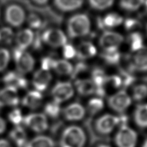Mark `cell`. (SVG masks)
Masks as SVG:
<instances>
[{
    "mask_svg": "<svg viewBox=\"0 0 147 147\" xmlns=\"http://www.w3.org/2000/svg\"><path fill=\"white\" fill-rule=\"evenodd\" d=\"M133 121L139 128H147V103L138 105L133 112Z\"/></svg>",
    "mask_w": 147,
    "mask_h": 147,
    "instance_id": "603a6c76",
    "label": "cell"
},
{
    "mask_svg": "<svg viewBox=\"0 0 147 147\" xmlns=\"http://www.w3.org/2000/svg\"><path fill=\"white\" fill-rule=\"evenodd\" d=\"M41 38L43 43L52 48H60L67 43V36L59 28H48L44 31Z\"/></svg>",
    "mask_w": 147,
    "mask_h": 147,
    "instance_id": "8992f818",
    "label": "cell"
},
{
    "mask_svg": "<svg viewBox=\"0 0 147 147\" xmlns=\"http://www.w3.org/2000/svg\"><path fill=\"white\" fill-rule=\"evenodd\" d=\"M123 23L126 30L128 32H137L141 27V22L135 18H127V20H124Z\"/></svg>",
    "mask_w": 147,
    "mask_h": 147,
    "instance_id": "8d00e7d4",
    "label": "cell"
},
{
    "mask_svg": "<svg viewBox=\"0 0 147 147\" xmlns=\"http://www.w3.org/2000/svg\"><path fill=\"white\" fill-rule=\"evenodd\" d=\"M75 90L80 96L87 97L95 94L96 86L90 78H80L75 80Z\"/></svg>",
    "mask_w": 147,
    "mask_h": 147,
    "instance_id": "ac0fdd59",
    "label": "cell"
},
{
    "mask_svg": "<svg viewBox=\"0 0 147 147\" xmlns=\"http://www.w3.org/2000/svg\"><path fill=\"white\" fill-rule=\"evenodd\" d=\"M34 3L39 5H44L48 3L49 0H33Z\"/></svg>",
    "mask_w": 147,
    "mask_h": 147,
    "instance_id": "f6af8a7d",
    "label": "cell"
},
{
    "mask_svg": "<svg viewBox=\"0 0 147 147\" xmlns=\"http://www.w3.org/2000/svg\"><path fill=\"white\" fill-rule=\"evenodd\" d=\"M132 98L125 90H120L108 98V105L114 112L122 114L132 104Z\"/></svg>",
    "mask_w": 147,
    "mask_h": 147,
    "instance_id": "277c9868",
    "label": "cell"
},
{
    "mask_svg": "<svg viewBox=\"0 0 147 147\" xmlns=\"http://www.w3.org/2000/svg\"><path fill=\"white\" fill-rule=\"evenodd\" d=\"M8 118L10 123L16 126H19L23 120L22 113L19 109H15L12 110L8 115Z\"/></svg>",
    "mask_w": 147,
    "mask_h": 147,
    "instance_id": "f35d334b",
    "label": "cell"
},
{
    "mask_svg": "<svg viewBox=\"0 0 147 147\" xmlns=\"http://www.w3.org/2000/svg\"><path fill=\"white\" fill-rule=\"evenodd\" d=\"M145 5V10L147 12V0H145V3H144V5Z\"/></svg>",
    "mask_w": 147,
    "mask_h": 147,
    "instance_id": "c3c4849f",
    "label": "cell"
},
{
    "mask_svg": "<svg viewBox=\"0 0 147 147\" xmlns=\"http://www.w3.org/2000/svg\"><path fill=\"white\" fill-rule=\"evenodd\" d=\"M19 102L20 99L16 88L6 86L0 90V110L5 106H17Z\"/></svg>",
    "mask_w": 147,
    "mask_h": 147,
    "instance_id": "9a60e30c",
    "label": "cell"
},
{
    "mask_svg": "<svg viewBox=\"0 0 147 147\" xmlns=\"http://www.w3.org/2000/svg\"><path fill=\"white\" fill-rule=\"evenodd\" d=\"M107 75L103 70L99 68H95L91 72V80L96 86V90H104V85Z\"/></svg>",
    "mask_w": 147,
    "mask_h": 147,
    "instance_id": "4316f807",
    "label": "cell"
},
{
    "mask_svg": "<svg viewBox=\"0 0 147 147\" xmlns=\"http://www.w3.org/2000/svg\"><path fill=\"white\" fill-rule=\"evenodd\" d=\"M88 1L90 6L94 10L103 11L112 7L115 0H88Z\"/></svg>",
    "mask_w": 147,
    "mask_h": 147,
    "instance_id": "e575fe53",
    "label": "cell"
},
{
    "mask_svg": "<svg viewBox=\"0 0 147 147\" xmlns=\"http://www.w3.org/2000/svg\"><path fill=\"white\" fill-rule=\"evenodd\" d=\"M122 87V81L120 75L107 76L104 85V90L106 92V89H119Z\"/></svg>",
    "mask_w": 147,
    "mask_h": 147,
    "instance_id": "d6a6232c",
    "label": "cell"
},
{
    "mask_svg": "<svg viewBox=\"0 0 147 147\" xmlns=\"http://www.w3.org/2000/svg\"><path fill=\"white\" fill-rule=\"evenodd\" d=\"M129 68L132 72H147V46L133 52L129 59Z\"/></svg>",
    "mask_w": 147,
    "mask_h": 147,
    "instance_id": "7c38bea8",
    "label": "cell"
},
{
    "mask_svg": "<svg viewBox=\"0 0 147 147\" xmlns=\"http://www.w3.org/2000/svg\"><path fill=\"white\" fill-rule=\"evenodd\" d=\"M97 147H111V146L108 145H107V144H101V145H98Z\"/></svg>",
    "mask_w": 147,
    "mask_h": 147,
    "instance_id": "bcb514c9",
    "label": "cell"
},
{
    "mask_svg": "<svg viewBox=\"0 0 147 147\" xmlns=\"http://www.w3.org/2000/svg\"><path fill=\"white\" fill-rule=\"evenodd\" d=\"M142 147H147V138L145 139V140L144 141Z\"/></svg>",
    "mask_w": 147,
    "mask_h": 147,
    "instance_id": "7dc6e473",
    "label": "cell"
},
{
    "mask_svg": "<svg viewBox=\"0 0 147 147\" xmlns=\"http://www.w3.org/2000/svg\"><path fill=\"white\" fill-rule=\"evenodd\" d=\"M124 22V18L117 12H110L100 18L98 20V25L101 29L110 30L119 27Z\"/></svg>",
    "mask_w": 147,
    "mask_h": 147,
    "instance_id": "5bb4252c",
    "label": "cell"
},
{
    "mask_svg": "<svg viewBox=\"0 0 147 147\" xmlns=\"http://www.w3.org/2000/svg\"><path fill=\"white\" fill-rule=\"evenodd\" d=\"M0 147H12L10 143L6 140H0Z\"/></svg>",
    "mask_w": 147,
    "mask_h": 147,
    "instance_id": "ee69618b",
    "label": "cell"
},
{
    "mask_svg": "<svg viewBox=\"0 0 147 147\" xmlns=\"http://www.w3.org/2000/svg\"><path fill=\"white\" fill-rule=\"evenodd\" d=\"M23 123L28 128L37 133H42L48 129L49 125L46 115L41 113H33L23 117Z\"/></svg>",
    "mask_w": 147,
    "mask_h": 147,
    "instance_id": "8fae6325",
    "label": "cell"
},
{
    "mask_svg": "<svg viewBox=\"0 0 147 147\" xmlns=\"http://www.w3.org/2000/svg\"><path fill=\"white\" fill-rule=\"evenodd\" d=\"M12 54L18 72L23 75L32 71L35 65V59L32 54L18 47L13 51Z\"/></svg>",
    "mask_w": 147,
    "mask_h": 147,
    "instance_id": "3957f363",
    "label": "cell"
},
{
    "mask_svg": "<svg viewBox=\"0 0 147 147\" xmlns=\"http://www.w3.org/2000/svg\"><path fill=\"white\" fill-rule=\"evenodd\" d=\"M87 141L85 130L78 125L68 126L62 132L60 147H84Z\"/></svg>",
    "mask_w": 147,
    "mask_h": 147,
    "instance_id": "6da1fadb",
    "label": "cell"
},
{
    "mask_svg": "<svg viewBox=\"0 0 147 147\" xmlns=\"http://www.w3.org/2000/svg\"><path fill=\"white\" fill-rule=\"evenodd\" d=\"M10 60V53L5 47H0V72L3 71L8 67Z\"/></svg>",
    "mask_w": 147,
    "mask_h": 147,
    "instance_id": "74e56055",
    "label": "cell"
},
{
    "mask_svg": "<svg viewBox=\"0 0 147 147\" xmlns=\"http://www.w3.org/2000/svg\"><path fill=\"white\" fill-rule=\"evenodd\" d=\"M62 55L65 59H72L77 56V50L71 44L66 43L62 47Z\"/></svg>",
    "mask_w": 147,
    "mask_h": 147,
    "instance_id": "ab89813d",
    "label": "cell"
},
{
    "mask_svg": "<svg viewBox=\"0 0 147 147\" xmlns=\"http://www.w3.org/2000/svg\"><path fill=\"white\" fill-rule=\"evenodd\" d=\"M35 34L31 28H24L20 30L14 37L17 47L23 50H26L33 45Z\"/></svg>",
    "mask_w": 147,
    "mask_h": 147,
    "instance_id": "ffe728a7",
    "label": "cell"
},
{
    "mask_svg": "<svg viewBox=\"0 0 147 147\" xmlns=\"http://www.w3.org/2000/svg\"><path fill=\"white\" fill-rule=\"evenodd\" d=\"M6 129V123L3 118L0 117V134L3 133Z\"/></svg>",
    "mask_w": 147,
    "mask_h": 147,
    "instance_id": "7bdbcfd3",
    "label": "cell"
},
{
    "mask_svg": "<svg viewBox=\"0 0 147 147\" xmlns=\"http://www.w3.org/2000/svg\"><path fill=\"white\" fill-rule=\"evenodd\" d=\"M84 0H54V5L62 12L75 11L82 7Z\"/></svg>",
    "mask_w": 147,
    "mask_h": 147,
    "instance_id": "7402d4cb",
    "label": "cell"
},
{
    "mask_svg": "<svg viewBox=\"0 0 147 147\" xmlns=\"http://www.w3.org/2000/svg\"><path fill=\"white\" fill-rule=\"evenodd\" d=\"M44 112L46 114L45 115H47L48 117L52 119L57 118L61 113L60 103L54 101L49 102L44 107Z\"/></svg>",
    "mask_w": 147,
    "mask_h": 147,
    "instance_id": "836d02e7",
    "label": "cell"
},
{
    "mask_svg": "<svg viewBox=\"0 0 147 147\" xmlns=\"http://www.w3.org/2000/svg\"><path fill=\"white\" fill-rule=\"evenodd\" d=\"M77 56L80 60H87L93 58L97 54V49L95 45L90 41L81 42L76 48Z\"/></svg>",
    "mask_w": 147,
    "mask_h": 147,
    "instance_id": "d6986e66",
    "label": "cell"
},
{
    "mask_svg": "<svg viewBox=\"0 0 147 147\" xmlns=\"http://www.w3.org/2000/svg\"><path fill=\"white\" fill-rule=\"evenodd\" d=\"M144 40L141 34L137 32H131L128 38V43L133 52L140 50L144 47Z\"/></svg>",
    "mask_w": 147,
    "mask_h": 147,
    "instance_id": "484cf974",
    "label": "cell"
},
{
    "mask_svg": "<svg viewBox=\"0 0 147 147\" xmlns=\"http://www.w3.org/2000/svg\"><path fill=\"white\" fill-rule=\"evenodd\" d=\"M75 87L68 81H59L55 84L51 90L53 101L59 103L68 101L75 94Z\"/></svg>",
    "mask_w": 147,
    "mask_h": 147,
    "instance_id": "9c48e42d",
    "label": "cell"
},
{
    "mask_svg": "<svg viewBox=\"0 0 147 147\" xmlns=\"http://www.w3.org/2000/svg\"><path fill=\"white\" fill-rule=\"evenodd\" d=\"M52 70L60 76H69L72 74L74 67L67 59H57L54 61Z\"/></svg>",
    "mask_w": 147,
    "mask_h": 147,
    "instance_id": "cb8c5ba5",
    "label": "cell"
},
{
    "mask_svg": "<svg viewBox=\"0 0 147 147\" xmlns=\"http://www.w3.org/2000/svg\"><path fill=\"white\" fill-rule=\"evenodd\" d=\"M102 58L109 65H116L120 59V53L119 50L103 51L101 54Z\"/></svg>",
    "mask_w": 147,
    "mask_h": 147,
    "instance_id": "1f68e13d",
    "label": "cell"
},
{
    "mask_svg": "<svg viewBox=\"0 0 147 147\" xmlns=\"http://www.w3.org/2000/svg\"><path fill=\"white\" fill-rule=\"evenodd\" d=\"M104 108V102L102 98L95 97L91 98L87 104L88 111L91 115H95L101 112Z\"/></svg>",
    "mask_w": 147,
    "mask_h": 147,
    "instance_id": "f546056e",
    "label": "cell"
},
{
    "mask_svg": "<svg viewBox=\"0 0 147 147\" xmlns=\"http://www.w3.org/2000/svg\"><path fill=\"white\" fill-rule=\"evenodd\" d=\"M125 41L124 36L115 31L105 30L99 40L100 47L103 51L119 50Z\"/></svg>",
    "mask_w": 147,
    "mask_h": 147,
    "instance_id": "ba28073f",
    "label": "cell"
},
{
    "mask_svg": "<svg viewBox=\"0 0 147 147\" xmlns=\"http://www.w3.org/2000/svg\"><path fill=\"white\" fill-rule=\"evenodd\" d=\"M9 138L18 146L24 145L27 141V134L24 128L20 126H16L9 133Z\"/></svg>",
    "mask_w": 147,
    "mask_h": 147,
    "instance_id": "d4e9b609",
    "label": "cell"
},
{
    "mask_svg": "<svg viewBox=\"0 0 147 147\" xmlns=\"http://www.w3.org/2000/svg\"><path fill=\"white\" fill-rule=\"evenodd\" d=\"M117 126H119V116L111 114L101 115L95 121L94 123L96 132L104 136L111 134Z\"/></svg>",
    "mask_w": 147,
    "mask_h": 147,
    "instance_id": "52a82bcc",
    "label": "cell"
},
{
    "mask_svg": "<svg viewBox=\"0 0 147 147\" xmlns=\"http://www.w3.org/2000/svg\"><path fill=\"white\" fill-rule=\"evenodd\" d=\"M86 109L79 103H70L62 110V114L65 120L70 122H77L84 119L86 115Z\"/></svg>",
    "mask_w": 147,
    "mask_h": 147,
    "instance_id": "4fadbf2b",
    "label": "cell"
},
{
    "mask_svg": "<svg viewBox=\"0 0 147 147\" xmlns=\"http://www.w3.org/2000/svg\"><path fill=\"white\" fill-rule=\"evenodd\" d=\"M91 21L88 15L78 13L72 16L67 21V34L71 38L87 36L91 30Z\"/></svg>",
    "mask_w": 147,
    "mask_h": 147,
    "instance_id": "7a4b0ae2",
    "label": "cell"
},
{
    "mask_svg": "<svg viewBox=\"0 0 147 147\" xmlns=\"http://www.w3.org/2000/svg\"><path fill=\"white\" fill-rule=\"evenodd\" d=\"M131 98L137 102H141L145 99L147 98V85L140 83L133 86Z\"/></svg>",
    "mask_w": 147,
    "mask_h": 147,
    "instance_id": "f1b7e54d",
    "label": "cell"
},
{
    "mask_svg": "<svg viewBox=\"0 0 147 147\" xmlns=\"http://www.w3.org/2000/svg\"><path fill=\"white\" fill-rule=\"evenodd\" d=\"M146 32H147V25H146Z\"/></svg>",
    "mask_w": 147,
    "mask_h": 147,
    "instance_id": "681fc988",
    "label": "cell"
},
{
    "mask_svg": "<svg viewBox=\"0 0 147 147\" xmlns=\"http://www.w3.org/2000/svg\"><path fill=\"white\" fill-rule=\"evenodd\" d=\"M27 147H54V142L49 136H38L27 142Z\"/></svg>",
    "mask_w": 147,
    "mask_h": 147,
    "instance_id": "83f0119b",
    "label": "cell"
},
{
    "mask_svg": "<svg viewBox=\"0 0 147 147\" xmlns=\"http://www.w3.org/2000/svg\"><path fill=\"white\" fill-rule=\"evenodd\" d=\"M55 59L51 57H45L41 60V69L45 70H50L52 69Z\"/></svg>",
    "mask_w": 147,
    "mask_h": 147,
    "instance_id": "b9f144b4",
    "label": "cell"
},
{
    "mask_svg": "<svg viewBox=\"0 0 147 147\" xmlns=\"http://www.w3.org/2000/svg\"><path fill=\"white\" fill-rule=\"evenodd\" d=\"M145 0H119V5L123 10L128 12L137 11L143 6Z\"/></svg>",
    "mask_w": 147,
    "mask_h": 147,
    "instance_id": "4dcf8cb0",
    "label": "cell"
},
{
    "mask_svg": "<svg viewBox=\"0 0 147 147\" xmlns=\"http://www.w3.org/2000/svg\"><path fill=\"white\" fill-rule=\"evenodd\" d=\"M27 23L31 29H38L42 25V20L36 14H31L27 18Z\"/></svg>",
    "mask_w": 147,
    "mask_h": 147,
    "instance_id": "60d3db41",
    "label": "cell"
},
{
    "mask_svg": "<svg viewBox=\"0 0 147 147\" xmlns=\"http://www.w3.org/2000/svg\"><path fill=\"white\" fill-rule=\"evenodd\" d=\"M52 79V76L50 71L40 69L34 74L33 85L36 90L42 92L48 88Z\"/></svg>",
    "mask_w": 147,
    "mask_h": 147,
    "instance_id": "2e32d148",
    "label": "cell"
},
{
    "mask_svg": "<svg viewBox=\"0 0 147 147\" xmlns=\"http://www.w3.org/2000/svg\"><path fill=\"white\" fill-rule=\"evenodd\" d=\"M5 18L11 27H20L25 22L26 14L24 9L20 5L12 4L5 10Z\"/></svg>",
    "mask_w": 147,
    "mask_h": 147,
    "instance_id": "30bf717a",
    "label": "cell"
},
{
    "mask_svg": "<svg viewBox=\"0 0 147 147\" xmlns=\"http://www.w3.org/2000/svg\"><path fill=\"white\" fill-rule=\"evenodd\" d=\"M114 141L117 147H135L137 134L127 125L120 126L115 136Z\"/></svg>",
    "mask_w": 147,
    "mask_h": 147,
    "instance_id": "5b68a950",
    "label": "cell"
},
{
    "mask_svg": "<svg viewBox=\"0 0 147 147\" xmlns=\"http://www.w3.org/2000/svg\"><path fill=\"white\" fill-rule=\"evenodd\" d=\"M3 81L7 86H11L16 89H25L28 86V81L19 72L9 71L5 74Z\"/></svg>",
    "mask_w": 147,
    "mask_h": 147,
    "instance_id": "e0dca14e",
    "label": "cell"
},
{
    "mask_svg": "<svg viewBox=\"0 0 147 147\" xmlns=\"http://www.w3.org/2000/svg\"><path fill=\"white\" fill-rule=\"evenodd\" d=\"M14 34L10 27H3L0 28V43L3 44H10L14 39Z\"/></svg>",
    "mask_w": 147,
    "mask_h": 147,
    "instance_id": "d590c367",
    "label": "cell"
},
{
    "mask_svg": "<svg viewBox=\"0 0 147 147\" xmlns=\"http://www.w3.org/2000/svg\"><path fill=\"white\" fill-rule=\"evenodd\" d=\"M43 101V96L38 90H31L26 94L22 99V104L31 110L38 109Z\"/></svg>",
    "mask_w": 147,
    "mask_h": 147,
    "instance_id": "44dd1931",
    "label": "cell"
},
{
    "mask_svg": "<svg viewBox=\"0 0 147 147\" xmlns=\"http://www.w3.org/2000/svg\"><path fill=\"white\" fill-rule=\"evenodd\" d=\"M0 16H1V10H0Z\"/></svg>",
    "mask_w": 147,
    "mask_h": 147,
    "instance_id": "f907efd6",
    "label": "cell"
}]
</instances>
